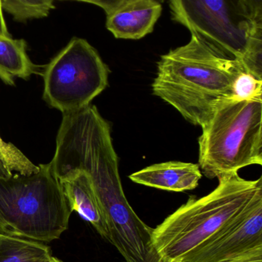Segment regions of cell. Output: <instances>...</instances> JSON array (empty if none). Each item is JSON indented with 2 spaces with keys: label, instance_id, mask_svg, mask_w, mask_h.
Instances as JSON below:
<instances>
[{
  "label": "cell",
  "instance_id": "obj_1",
  "mask_svg": "<svg viewBox=\"0 0 262 262\" xmlns=\"http://www.w3.org/2000/svg\"><path fill=\"white\" fill-rule=\"evenodd\" d=\"M190 41L163 55L152 93L203 127L217 108L234 98V83L246 72L243 64L191 33Z\"/></svg>",
  "mask_w": 262,
  "mask_h": 262
},
{
  "label": "cell",
  "instance_id": "obj_2",
  "mask_svg": "<svg viewBox=\"0 0 262 262\" xmlns=\"http://www.w3.org/2000/svg\"><path fill=\"white\" fill-rule=\"evenodd\" d=\"M218 179V186L209 195L190 197L153 229L154 246L163 262H184L232 221L262 189L261 177L245 180L234 172Z\"/></svg>",
  "mask_w": 262,
  "mask_h": 262
},
{
  "label": "cell",
  "instance_id": "obj_3",
  "mask_svg": "<svg viewBox=\"0 0 262 262\" xmlns=\"http://www.w3.org/2000/svg\"><path fill=\"white\" fill-rule=\"evenodd\" d=\"M172 18L262 80V2L170 0Z\"/></svg>",
  "mask_w": 262,
  "mask_h": 262
},
{
  "label": "cell",
  "instance_id": "obj_4",
  "mask_svg": "<svg viewBox=\"0 0 262 262\" xmlns=\"http://www.w3.org/2000/svg\"><path fill=\"white\" fill-rule=\"evenodd\" d=\"M29 175L0 176V232L38 243L67 230L70 206L51 163Z\"/></svg>",
  "mask_w": 262,
  "mask_h": 262
},
{
  "label": "cell",
  "instance_id": "obj_5",
  "mask_svg": "<svg viewBox=\"0 0 262 262\" xmlns=\"http://www.w3.org/2000/svg\"><path fill=\"white\" fill-rule=\"evenodd\" d=\"M198 166L209 179L262 165V98H232L203 126Z\"/></svg>",
  "mask_w": 262,
  "mask_h": 262
},
{
  "label": "cell",
  "instance_id": "obj_6",
  "mask_svg": "<svg viewBox=\"0 0 262 262\" xmlns=\"http://www.w3.org/2000/svg\"><path fill=\"white\" fill-rule=\"evenodd\" d=\"M109 67L83 38L74 37L45 69V101L63 113L90 105L109 84Z\"/></svg>",
  "mask_w": 262,
  "mask_h": 262
},
{
  "label": "cell",
  "instance_id": "obj_7",
  "mask_svg": "<svg viewBox=\"0 0 262 262\" xmlns=\"http://www.w3.org/2000/svg\"><path fill=\"white\" fill-rule=\"evenodd\" d=\"M262 246V189L227 226L184 262H226Z\"/></svg>",
  "mask_w": 262,
  "mask_h": 262
},
{
  "label": "cell",
  "instance_id": "obj_8",
  "mask_svg": "<svg viewBox=\"0 0 262 262\" xmlns=\"http://www.w3.org/2000/svg\"><path fill=\"white\" fill-rule=\"evenodd\" d=\"M162 11L156 0H130L107 15L106 28L116 38L140 39L152 32Z\"/></svg>",
  "mask_w": 262,
  "mask_h": 262
},
{
  "label": "cell",
  "instance_id": "obj_9",
  "mask_svg": "<svg viewBox=\"0 0 262 262\" xmlns=\"http://www.w3.org/2000/svg\"><path fill=\"white\" fill-rule=\"evenodd\" d=\"M201 177L198 164L180 161L157 163L129 176L138 184L178 192L195 189Z\"/></svg>",
  "mask_w": 262,
  "mask_h": 262
},
{
  "label": "cell",
  "instance_id": "obj_10",
  "mask_svg": "<svg viewBox=\"0 0 262 262\" xmlns=\"http://www.w3.org/2000/svg\"><path fill=\"white\" fill-rule=\"evenodd\" d=\"M58 180L72 212H76L108 239L104 214L89 176L83 171H73Z\"/></svg>",
  "mask_w": 262,
  "mask_h": 262
},
{
  "label": "cell",
  "instance_id": "obj_11",
  "mask_svg": "<svg viewBox=\"0 0 262 262\" xmlns=\"http://www.w3.org/2000/svg\"><path fill=\"white\" fill-rule=\"evenodd\" d=\"M36 69L28 56L24 40L0 35V78L5 84L13 85L17 78L27 79Z\"/></svg>",
  "mask_w": 262,
  "mask_h": 262
},
{
  "label": "cell",
  "instance_id": "obj_12",
  "mask_svg": "<svg viewBox=\"0 0 262 262\" xmlns=\"http://www.w3.org/2000/svg\"><path fill=\"white\" fill-rule=\"evenodd\" d=\"M51 256L43 243L0 234V262H45Z\"/></svg>",
  "mask_w": 262,
  "mask_h": 262
},
{
  "label": "cell",
  "instance_id": "obj_13",
  "mask_svg": "<svg viewBox=\"0 0 262 262\" xmlns=\"http://www.w3.org/2000/svg\"><path fill=\"white\" fill-rule=\"evenodd\" d=\"M39 167L11 143H6L0 136V176L9 177L14 172L29 175L37 172Z\"/></svg>",
  "mask_w": 262,
  "mask_h": 262
},
{
  "label": "cell",
  "instance_id": "obj_14",
  "mask_svg": "<svg viewBox=\"0 0 262 262\" xmlns=\"http://www.w3.org/2000/svg\"><path fill=\"white\" fill-rule=\"evenodd\" d=\"M2 7L16 21H24L47 16L55 8L53 0H0Z\"/></svg>",
  "mask_w": 262,
  "mask_h": 262
},
{
  "label": "cell",
  "instance_id": "obj_15",
  "mask_svg": "<svg viewBox=\"0 0 262 262\" xmlns=\"http://www.w3.org/2000/svg\"><path fill=\"white\" fill-rule=\"evenodd\" d=\"M234 98L240 100L262 98V80L249 72H241L234 83Z\"/></svg>",
  "mask_w": 262,
  "mask_h": 262
},
{
  "label": "cell",
  "instance_id": "obj_16",
  "mask_svg": "<svg viewBox=\"0 0 262 262\" xmlns=\"http://www.w3.org/2000/svg\"><path fill=\"white\" fill-rule=\"evenodd\" d=\"M73 1L84 2V3L95 5L102 8L106 12V15H109L130 0H73Z\"/></svg>",
  "mask_w": 262,
  "mask_h": 262
},
{
  "label": "cell",
  "instance_id": "obj_17",
  "mask_svg": "<svg viewBox=\"0 0 262 262\" xmlns=\"http://www.w3.org/2000/svg\"><path fill=\"white\" fill-rule=\"evenodd\" d=\"M226 262H262V246L254 248Z\"/></svg>",
  "mask_w": 262,
  "mask_h": 262
},
{
  "label": "cell",
  "instance_id": "obj_18",
  "mask_svg": "<svg viewBox=\"0 0 262 262\" xmlns=\"http://www.w3.org/2000/svg\"><path fill=\"white\" fill-rule=\"evenodd\" d=\"M0 35H3V36L11 37L10 34L8 31L7 26H6L4 16H3L1 1H0Z\"/></svg>",
  "mask_w": 262,
  "mask_h": 262
},
{
  "label": "cell",
  "instance_id": "obj_19",
  "mask_svg": "<svg viewBox=\"0 0 262 262\" xmlns=\"http://www.w3.org/2000/svg\"><path fill=\"white\" fill-rule=\"evenodd\" d=\"M45 262H63L61 261V260L58 259V258H55V257L51 256L49 259L46 260Z\"/></svg>",
  "mask_w": 262,
  "mask_h": 262
},
{
  "label": "cell",
  "instance_id": "obj_20",
  "mask_svg": "<svg viewBox=\"0 0 262 262\" xmlns=\"http://www.w3.org/2000/svg\"><path fill=\"white\" fill-rule=\"evenodd\" d=\"M157 2H158V3H163V2L165 1V0H156Z\"/></svg>",
  "mask_w": 262,
  "mask_h": 262
},
{
  "label": "cell",
  "instance_id": "obj_21",
  "mask_svg": "<svg viewBox=\"0 0 262 262\" xmlns=\"http://www.w3.org/2000/svg\"><path fill=\"white\" fill-rule=\"evenodd\" d=\"M259 1H261L262 2V0H259Z\"/></svg>",
  "mask_w": 262,
  "mask_h": 262
},
{
  "label": "cell",
  "instance_id": "obj_22",
  "mask_svg": "<svg viewBox=\"0 0 262 262\" xmlns=\"http://www.w3.org/2000/svg\"><path fill=\"white\" fill-rule=\"evenodd\" d=\"M0 234H1V233H0Z\"/></svg>",
  "mask_w": 262,
  "mask_h": 262
}]
</instances>
